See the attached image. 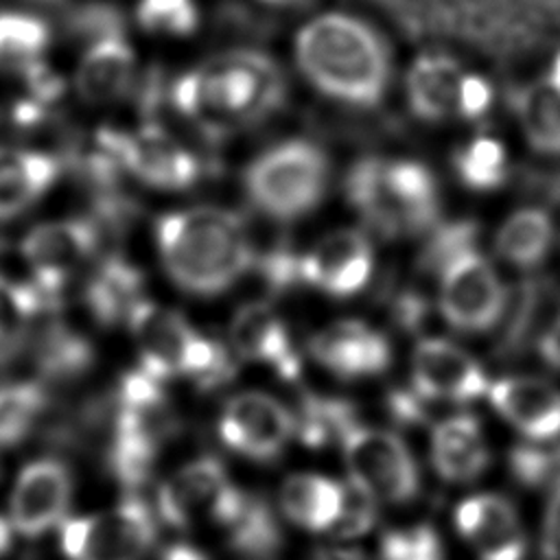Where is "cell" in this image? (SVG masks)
<instances>
[{
	"label": "cell",
	"mask_w": 560,
	"mask_h": 560,
	"mask_svg": "<svg viewBox=\"0 0 560 560\" xmlns=\"http://www.w3.org/2000/svg\"><path fill=\"white\" fill-rule=\"evenodd\" d=\"M376 505L378 503L372 497H368L354 483H348L341 514L328 534L337 538H357L368 534L376 523Z\"/></svg>",
	"instance_id": "42"
},
{
	"label": "cell",
	"mask_w": 560,
	"mask_h": 560,
	"mask_svg": "<svg viewBox=\"0 0 560 560\" xmlns=\"http://www.w3.org/2000/svg\"><path fill=\"white\" fill-rule=\"evenodd\" d=\"M343 190L365 228L383 238L429 234L440 223V186L422 162L361 158L348 168Z\"/></svg>",
	"instance_id": "5"
},
{
	"label": "cell",
	"mask_w": 560,
	"mask_h": 560,
	"mask_svg": "<svg viewBox=\"0 0 560 560\" xmlns=\"http://www.w3.org/2000/svg\"><path fill=\"white\" fill-rule=\"evenodd\" d=\"M221 527L228 532L230 547L249 560H267L282 545V529L271 505L245 490Z\"/></svg>",
	"instance_id": "30"
},
{
	"label": "cell",
	"mask_w": 560,
	"mask_h": 560,
	"mask_svg": "<svg viewBox=\"0 0 560 560\" xmlns=\"http://www.w3.org/2000/svg\"><path fill=\"white\" fill-rule=\"evenodd\" d=\"M284 101V70L254 46L212 55L175 77L168 92V105L212 140L269 120Z\"/></svg>",
	"instance_id": "1"
},
{
	"label": "cell",
	"mask_w": 560,
	"mask_h": 560,
	"mask_svg": "<svg viewBox=\"0 0 560 560\" xmlns=\"http://www.w3.org/2000/svg\"><path fill=\"white\" fill-rule=\"evenodd\" d=\"M378 560H444V542L429 523L396 527L381 536Z\"/></svg>",
	"instance_id": "39"
},
{
	"label": "cell",
	"mask_w": 560,
	"mask_h": 560,
	"mask_svg": "<svg viewBox=\"0 0 560 560\" xmlns=\"http://www.w3.org/2000/svg\"><path fill=\"white\" fill-rule=\"evenodd\" d=\"M136 22L153 35L190 37L199 26L195 0H140Z\"/></svg>",
	"instance_id": "38"
},
{
	"label": "cell",
	"mask_w": 560,
	"mask_h": 560,
	"mask_svg": "<svg viewBox=\"0 0 560 560\" xmlns=\"http://www.w3.org/2000/svg\"><path fill=\"white\" fill-rule=\"evenodd\" d=\"M350 483L376 503H409L420 492V470L407 444L387 429L357 422L341 440Z\"/></svg>",
	"instance_id": "8"
},
{
	"label": "cell",
	"mask_w": 560,
	"mask_h": 560,
	"mask_svg": "<svg viewBox=\"0 0 560 560\" xmlns=\"http://www.w3.org/2000/svg\"><path fill=\"white\" fill-rule=\"evenodd\" d=\"M453 171L472 190H494L505 184L510 162L505 147L488 136L472 138L453 153Z\"/></svg>",
	"instance_id": "35"
},
{
	"label": "cell",
	"mask_w": 560,
	"mask_h": 560,
	"mask_svg": "<svg viewBox=\"0 0 560 560\" xmlns=\"http://www.w3.org/2000/svg\"><path fill=\"white\" fill-rule=\"evenodd\" d=\"M488 400L529 442L560 440V389L536 376H508L490 383Z\"/></svg>",
	"instance_id": "19"
},
{
	"label": "cell",
	"mask_w": 560,
	"mask_h": 560,
	"mask_svg": "<svg viewBox=\"0 0 560 560\" xmlns=\"http://www.w3.org/2000/svg\"><path fill=\"white\" fill-rule=\"evenodd\" d=\"M96 142L103 144L125 171L153 188L184 190L197 184L203 173V162L195 151L184 147L158 122H144L136 131L103 127L96 133Z\"/></svg>",
	"instance_id": "10"
},
{
	"label": "cell",
	"mask_w": 560,
	"mask_h": 560,
	"mask_svg": "<svg viewBox=\"0 0 560 560\" xmlns=\"http://www.w3.org/2000/svg\"><path fill=\"white\" fill-rule=\"evenodd\" d=\"M13 525L11 521L2 518L0 516V556H4L9 549H11V542H13Z\"/></svg>",
	"instance_id": "49"
},
{
	"label": "cell",
	"mask_w": 560,
	"mask_h": 560,
	"mask_svg": "<svg viewBox=\"0 0 560 560\" xmlns=\"http://www.w3.org/2000/svg\"><path fill=\"white\" fill-rule=\"evenodd\" d=\"M77 94L90 105H109L136 88V52L125 37L88 46L74 77Z\"/></svg>",
	"instance_id": "25"
},
{
	"label": "cell",
	"mask_w": 560,
	"mask_h": 560,
	"mask_svg": "<svg viewBox=\"0 0 560 560\" xmlns=\"http://www.w3.org/2000/svg\"><path fill=\"white\" fill-rule=\"evenodd\" d=\"M59 160L50 153L0 147V219L26 212L55 184Z\"/></svg>",
	"instance_id": "26"
},
{
	"label": "cell",
	"mask_w": 560,
	"mask_h": 560,
	"mask_svg": "<svg viewBox=\"0 0 560 560\" xmlns=\"http://www.w3.org/2000/svg\"><path fill=\"white\" fill-rule=\"evenodd\" d=\"M142 300V273L118 256L105 258L85 287V304L103 326L129 319Z\"/></svg>",
	"instance_id": "28"
},
{
	"label": "cell",
	"mask_w": 560,
	"mask_h": 560,
	"mask_svg": "<svg viewBox=\"0 0 560 560\" xmlns=\"http://www.w3.org/2000/svg\"><path fill=\"white\" fill-rule=\"evenodd\" d=\"M46 392L39 383L0 385V451L22 442L46 409Z\"/></svg>",
	"instance_id": "36"
},
{
	"label": "cell",
	"mask_w": 560,
	"mask_h": 560,
	"mask_svg": "<svg viewBox=\"0 0 560 560\" xmlns=\"http://www.w3.org/2000/svg\"><path fill=\"white\" fill-rule=\"evenodd\" d=\"M293 418L295 438L308 448L341 444L348 431L359 422L357 409L350 402L319 394H304Z\"/></svg>",
	"instance_id": "32"
},
{
	"label": "cell",
	"mask_w": 560,
	"mask_h": 560,
	"mask_svg": "<svg viewBox=\"0 0 560 560\" xmlns=\"http://www.w3.org/2000/svg\"><path fill=\"white\" fill-rule=\"evenodd\" d=\"M536 350L540 359L553 368L560 370V313L553 317V322L547 326V330L540 335Z\"/></svg>",
	"instance_id": "46"
},
{
	"label": "cell",
	"mask_w": 560,
	"mask_h": 560,
	"mask_svg": "<svg viewBox=\"0 0 560 560\" xmlns=\"http://www.w3.org/2000/svg\"><path fill=\"white\" fill-rule=\"evenodd\" d=\"M39 2H57V0H39Z\"/></svg>",
	"instance_id": "51"
},
{
	"label": "cell",
	"mask_w": 560,
	"mask_h": 560,
	"mask_svg": "<svg viewBox=\"0 0 560 560\" xmlns=\"http://www.w3.org/2000/svg\"><path fill=\"white\" fill-rule=\"evenodd\" d=\"M433 402H429L424 396H420L411 385L392 389L387 396V411L394 422L400 427H418L424 424L429 418V409Z\"/></svg>",
	"instance_id": "43"
},
{
	"label": "cell",
	"mask_w": 560,
	"mask_h": 560,
	"mask_svg": "<svg viewBox=\"0 0 560 560\" xmlns=\"http://www.w3.org/2000/svg\"><path fill=\"white\" fill-rule=\"evenodd\" d=\"M553 219L545 208L527 206L512 212L494 236V249L508 265L532 271L545 262L553 245Z\"/></svg>",
	"instance_id": "29"
},
{
	"label": "cell",
	"mask_w": 560,
	"mask_h": 560,
	"mask_svg": "<svg viewBox=\"0 0 560 560\" xmlns=\"http://www.w3.org/2000/svg\"><path fill=\"white\" fill-rule=\"evenodd\" d=\"M293 66L324 98L352 109L378 107L392 85V50L363 18L322 11L308 18L291 42Z\"/></svg>",
	"instance_id": "2"
},
{
	"label": "cell",
	"mask_w": 560,
	"mask_h": 560,
	"mask_svg": "<svg viewBox=\"0 0 560 560\" xmlns=\"http://www.w3.org/2000/svg\"><path fill=\"white\" fill-rule=\"evenodd\" d=\"M455 527L479 560H523L527 536L516 508L501 494H475L455 510Z\"/></svg>",
	"instance_id": "18"
},
{
	"label": "cell",
	"mask_w": 560,
	"mask_h": 560,
	"mask_svg": "<svg viewBox=\"0 0 560 560\" xmlns=\"http://www.w3.org/2000/svg\"><path fill=\"white\" fill-rule=\"evenodd\" d=\"M63 28L72 39L79 42H101L107 37L125 35V13L118 4L105 0L81 2L66 11Z\"/></svg>",
	"instance_id": "37"
},
{
	"label": "cell",
	"mask_w": 560,
	"mask_h": 560,
	"mask_svg": "<svg viewBox=\"0 0 560 560\" xmlns=\"http://www.w3.org/2000/svg\"><path fill=\"white\" fill-rule=\"evenodd\" d=\"M101 228L94 219H61L33 228L22 241V256L33 269V287L44 304L57 302L72 273L96 252Z\"/></svg>",
	"instance_id": "11"
},
{
	"label": "cell",
	"mask_w": 560,
	"mask_h": 560,
	"mask_svg": "<svg viewBox=\"0 0 560 560\" xmlns=\"http://www.w3.org/2000/svg\"><path fill=\"white\" fill-rule=\"evenodd\" d=\"M510 107L525 142L540 155L560 158V52L545 72L512 90Z\"/></svg>",
	"instance_id": "23"
},
{
	"label": "cell",
	"mask_w": 560,
	"mask_h": 560,
	"mask_svg": "<svg viewBox=\"0 0 560 560\" xmlns=\"http://www.w3.org/2000/svg\"><path fill=\"white\" fill-rule=\"evenodd\" d=\"M94 359L92 343L68 328L66 324H50L37 341L35 361L39 374L50 381H70L90 370Z\"/></svg>",
	"instance_id": "33"
},
{
	"label": "cell",
	"mask_w": 560,
	"mask_h": 560,
	"mask_svg": "<svg viewBox=\"0 0 560 560\" xmlns=\"http://www.w3.org/2000/svg\"><path fill=\"white\" fill-rule=\"evenodd\" d=\"M392 317L402 330H416L427 319V300L416 291H400L392 300Z\"/></svg>",
	"instance_id": "44"
},
{
	"label": "cell",
	"mask_w": 560,
	"mask_h": 560,
	"mask_svg": "<svg viewBox=\"0 0 560 560\" xmlns=\"http://www.w3.org/2000/svg\"><path fill=\"white\" fill-rule=\"evenodd\" d=\"M431 462L446 481L477 479L490 464V446L479 418L472 413L442 418L431 429Z\"/></svg>",
	"instance_id": "24"
},
{
	"label": "cell",
	"mask_w": 560,
	"mask_h": 560,
	"mask_svg": "<svg viewBox=\"0 0 560 560\" xmlns=\"http://www.w3.org/2000/svg\"><path fill=\"white\" fill-rule=\"evenodd\" d=\"M258 2H262L267 7H276V9H298V7H304L313 0H258Z\"/></svg>",
	"instance_id": "50"
},
{
	"label": "cell",
	"mask_w": 560,
	"mask_h": 560,
	"mask_svg": "<svg viewBox=\"0 0 560 560\" xmlns=\"http://www.w3.org/2000/svg\"><path fill=\"white\" fill-rule=\"evenodd\" d=\"M72 499L70 468L55 457L26 464L11 490L9 521L22 536L35 538L63 523Z\"/></svg>",
	"instance_id": "14"
},
{
	"label": "cell",
	"mask_w": 560,
	"mask_h": 560,
	"mask_svg": "<svg viewBox=\"0 0 560 560\" xmlns=\"http://www.w3.org/2000/svg\"><path fill=\"white\" fill-rule=\"evenodd\" d=\"M44 300L33 284H18L0 276V365H7L24 348L35 315Z\"/></svg>",
	"instance_id": "34"
},
{
	"label": "cell",
	"mask_w": 560,
	"mask_h": 560,
	"mask_svg": "<svg viewBox=\"0 0 560 560\" xmlns=\"http://www.w3.org/2000/svg\"><path fill=\"white\" fill-rule=\"evenodd\" d=\"M219 438L243 457L271 462L295 438V418L278 398L243 392L225 402L219 416Z\"/></svg>",
	"instance_id": "12"
},
{
	"label": "cell",
	"mask_w": 560,
	"mask_h": 560,
	"mask_svg": "<svg viewBox=\"0 0 560 560\" xmlns=\"http://www.w3.org/2000/svg\"><path fill=\"white\" fill-rule=\"evenodd\" d=\"M162 560H208L206 553H201L197 547H190V545H184V542H177V545H171Z\"/></svg>",
	"instance_id": "47"
},
{
	"label": "cell",
	"mask_w": 560,
	"mask_h": 560,
	"mask_svg": "<svg viewBox=\"0 0 560 560\" xmlns=\"http://www.w3.org/2000/svg\"><path fill=\"white\" fill-rule=\"evenodd\" d=\"M540 549L547 560H560V479L551 486V497L542 521Z\"/></svg>",
	"instance_id": "45"
},
{
	"label": "cell",
	"mask_w": 560,
	"mask_h": 560,
	"mask_svg": "<svg viewBox=\"0 0 560 560\" xmlns=\"http://www.w3.org/2000/svg\"><path fill=\"white\" fill-rule=\"evenodd\" d=\"M230 343L234 354L271 368L284 381H293L302 370L300 352L284 319L267 302H249L236 311Z\"/></svg>",
	"instance_id": "20"
},
{
	"label": "cell",
	"mask_w": 560,
	"mask_h": 560,
	"mask_svg": "<svg viewBox=\"0 0 560 560\" xmlns=\"http://www.w3.org/2000/svg\"><path fill=\"white\" fill-rule=\"evenodd\" d=\"M346 486L339 481L315 475H291L278 494L282 514L298 527L308 532H330L341 514Z\"/></svg>",
	"instance_id": "27"
},
{
	"label": "cell",
	"mask_w": 560,
	"mask_h": 560,
	"mask_svg": "<svg viewBox=\"0 0 560 560\" xmlns=\"http://www.w3.org/2000/svg\"><path fill=\"white\" fill-rule=\"evenodd\" d=\"M153 540V512L136 497L107 512L61 523V551L68 560H142Z\"/></svg>",
	"instance_id": "9"
},
{
	"label": "cell",
	"mask_w": 560,
	"mask_h": 560,
	"mask_svg": "<svg viewBox=\"0 0 560 560\" xmlns=\"http://www.w3.org/2000/svg\"><path fill=\"white\" fill-rule=\"evenodd\" d=\"M234 490L223 464L206 455L186 464L160 488L158 510L173 527H186L199 512L214 521Z\"/></svg>",
	"instance_id": "21"
},
{
	"label": "cell",
	"mask_w": 560,
	"mask_h": 560,
	"mask_svg": "<svg viewBox=\"0 0 560 560\" xmlns=\"http://www.w3.org/2000/svg\"><path fill=\"white\" fill-rule=\"evenodd\" d=\"M308 352L339 378L378 376L392 363L387 337L361 319H341L324 326L308 339Z\"/></svg>",
	"instance_id": "16"
},
{
	"label": "cell",
	"mask_w": 560,
	"mask_h": 560,
	"mask_svg": "<svg viewBox=\"0 0 560 560\" xmlns=\"http://www.w3.org/2000/svg\"><path fill=\"white\" fill-rule=\"evenodd\" d=\"M160 260L186 293L210 298L228 291L256 262V249L241 214L197 206L164 214L155 225Z\"/></svg>",
	"instance_id": "3"
},
{
	"label": "cell",
	"mask_w": 560,
	"mask_h": 560,
	"mask_svg": "<svg viewBox=\"0 0 560 560\" xmlns=\"http://www.w3.org/2000/svg\"><path fill=\"white\" fill-rule=\"evenodd\" d=\"M472 221L438 223L424 241L420 269L438 280V308L459 332H486L499 326L508 289L477 245Z\"/></svg>",
	"instance_id": "4"
},
{
	"label": "cell",
	"mask_w": 560,
	"mask_h": 560,
	"mask_svg": "<svg viewBox=\"0 0 560 560\" xmlns=\"http://www.w3.org/2000/svg\"><path fill=\"white\" fill-rule=\"evenodd\" d=\"M256 269L273 293H284L302 284V252H295L289 243H276L267 254H256Z\"/></svg>",
	"instance_id": "41"
},
{
	"label": "cell",
	"mask_w": 560,
	"mask_h": 560,
	"mask_svg": "<svg viewBox=\"0 0 560 560\" xmlns=\"http://www.w3.org/2000/svg\"><path fill=\"white\" fill-rule=\"evenodd\" d=\"M50 26L31 13L0 11V72L28 74L44 61Z\"/></svg>",
	"instance_id": "31"
},
{
	"label": "cell",
	"mask_w": 560,
	"mask_h": 560,
	"mask_svg": "<svg viewBox=\"0 0 560 560\" xmlns=\"http://www.w3.org/2000/svg\"><path fill=\"white\" fill-rule=\"evenodd\" d=\"M140 368L155 378H192L203 389H214L234 378L236 363L232 352L195 330L184 315L142 300L127 319Z\"/></svg>",
	"instance_id": "6"
},
{
	"label": "cell",
	"mask_w": 560,
	"mask_h": 560,
	"mask_svg": "<svg viewBox=\"0 0 560 560\" xmlns=\"http://www.w3.org/2000/svg\"><path fill=\"white\" fill-rule=\"evenodd\" d=\"M510 470L523 486L538 488L560 479V440L529 442L514 446L510 453Z\"/></svg>",
	"instance_id": "40"
},
{
	"label": "cell",
	"mask_w": 560,
	"mask_h": 560,
	"mask_svg": "<svg viewBox=\"0 0 560 560\" xmlns=\"http://www.w3.org/2000/svg\"><path fill=\"white\" fill-rule=\"evenodd\" d=\"M311 560H363V556L352 549H322Z\"/></svg>",
	"instance_id": "48"
},
{
	"label": "cell",
	"mask_w": 560,
	"mask_h": 560,
	"mask_svg": "<svg viewBox=\"0 0 560 560\" xmlns=\"http://www.w3.org/2000/svg\"><path fill=\"white\" fill-rule=\"evenodd\" d=\"M409 385L433 405H464L486 396L490 381L481 363L462 346L442 337H424L411 357Z\"/></svg>",
	"instance_id": "13"
},
{
	"label": "cell",
	"mask_w": 560,
	"mask_h": 560,
	"mask_svg": "<svg viewBox=\"0 0 560 560\" xmlns=\"http://www.w3.org/2000/svg\"><path fill=\"white\" fill-rule=\"evenodd\" d=\"M374 249L365 232L335 230L302 252V284L335 298L359 293L372 278Z\"/></svg>",
	"instance_id": "15"
},
{
	"label": "cell",
	"mask_w": 560,
	"mask_h": 560,
	"mask_svg": "<svg viewBox=\"0 0 560 560\" xmlns=\"http://www.w3.org/2000/svg\"><path fill=\"white\" fill-rule=\"evenodd\" d=\"M330 160L308 138H289L265 149L245 171L247 199L262 214L293 221L313 212L326 197Z\"/></svg>",
	"instance_id": "7"
},
{
	"label": "cell",
	"mask_w": 560,
	"mask_h": 560,
	"mask_svg": "<svg viewBox=\"0 0 560 560\" xmlns=\"http://www.w3.org/2000/svg\"><path fill=\"white\" fill-rule=\"evenodd\" d=\"M470 70L453 55L427 50L411 59L405 72V101L422 122L462 118L464 88Z\"/></svg>",
	"instance_id": "17"
},
{
	"label": "cell",
	"mask_w": 560,
	"mask_h": 560,
	"mask_svg": "<svg viewBox=\"0 0 560 560\" xmlns=\"http://www.w3.org/2000/svg\"><path fill=\"white\" fill-rule=\"evenodd\" d=\"M560 291L542 276L521 280L512 293L508 291V304L499 322L497 354L518 357L529 346H536L540 335L560 313Z\"/></svg>",
	"instance_id": "22"
}]
</instances>
